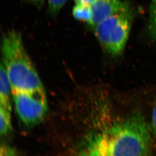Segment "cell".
Returning a JSON list of instances; mask_svg holds the SVG:
<instances>
[{"instance_id": "obj_1", "label": "cell", "mask_w": 156, "mask_h": 156, "mask_svg": "<svg viewBox=\"0 0 156 156\" xmlns=\"http://www.w3.org/2000/svg\"><path fill=\"white\" fill-rule=\"evenodd\" d=\"M154 137L144 116L133 112L90 136L77 156H150Z\"/></svg>"}, {"instance_id": "obj_2", "label": "cell", "mask_w": 156, "mask_h": 156, "mask_svg": "<svg viewBox=\"0 0 156 156\" xmlns=\"http://www.w3.org/2000/svg\"><path fill=\"white\" fill-rule=\"evenodd\" d=\"M2 54V63L6 70L12 90L34 92L44 89L20 33L12 30L5 35Z\"/></svg>"}, {"instance_id": "obj_3", "label": "cell", "mask_w": 156, "mask_h": 156, "mask_svg": "<svg viewBox=\"0 0 156 156\" xmlns=\"http://www.w3.org/2000/svg\"><path fill=\"white\" fill-rule=\"evenodd\" d=\"M133 17L128 5L93 28L101 45L111 56H119L124 50L131 30Z\"/></svg>"}, {"instance_id": "obj_4", "label": "cell", "mask_w": 156, "mask_h": 156, "mask_svg": "<svg viewBox=\"0 0 156 156\" xmlns=\"http://www.w3.org/2000/svg\"><path fill=\"white\" fill-rule=\"evenodd\" d=\"M15 109L21 120L27 125L41 121L48 110V102L44 89L34 92L12 90Z\"/></svg>"}, {"instance_id": "obj_5", "label": "cell", "mask_w": 156, "mask_h": 156, "mask_svg": "<svg viewBox=\"0 0 156 156\" xmlns=\"http://www.w3.org/2000/svg\"><path fill=\"white\" fill-rule=\"evenodd\" d=\"M128 6L121 0H94L90 6L92 17L88 24L93 29L105 19L123 10Z\"/></svg>"}, {"instance_id": "obj_6", "label": "cell", "mask_w": 156, "mask_h": 156, "mask_svg": "<svg viewBox=\"0 0 156 156\" xmlns=\"http://www.w3.org/2000/svg\"><path fill=\"white\" fill-rule=\"evenodd\" d=\"M12 89L10 83L6 70L1 63L0 69V106L9 110H12L11 98Z\"/></svg>"}, {"instance_id": "obj_7", "label": "cell", "mask_w": 156, "mask_h": 156, "mask_svg": "<svg viewBox=\"0 0 156 156\" xmlns=\"http://www.w3.org/2000/svg\"><path fill=\"white\" fill-rule=\"evenodd\" d=\"M72 14L77 20L90 23L92 17L91 7L81 5H75L72 10Z\"/></svg>"}, {"instance_id": "obj_8", "label": "cell", "mask_w": 156, "mask_h": 156, "mask_svg": "<svg viewBox=\"0 0 156 156\" xmlns=\"http://www.w3.org/2000/svg\"><path fill=\"white\" fill-rule=\"evenodd\" d=\"M12 130L11 110L0 106V134L6 136Z\"/></svg>"}, {"instance_id": "obj_9", "label": "cell", "mask_w": 156, "mask_h": 156, "mask_svg": "<svg viewBox=\"0 0 156 156\" xmlns=\"http://www.w3.org/2000/svg\"><path fill=\"white\" fill-rule=\"evenodd\" d=\"M149 25L151 34L156 40V0H151Z\"/></svg>"}, {"instance_id": "obj_10", "label": "cell", "mask_w": 156, "mask_h": 156, "mask_svg": "<svg viewBox=\"0 0 156 156\" xmlns=\"http://www.w3.org/2000/svg\"><path fill=\"white\" fill-rule=\"evenodd\" d=\"M68 0H48V9L52 15L59 13Z\"/></svg>"}, {"instance_id": "obj_11", "label": "cell", "mask_w": 156, "mask_h": 156, "mask_svg": "<svg viewBox=\"0 0 156 156\" xmlns=\"http://www.w3.org/2000/svg\"><path fill=\"white\" fill-rule=\"evenodd\" d=\"M0 156H18L17 152L11 146L5 143H2Z\"/></svg>"}, {"instance_id": "obj_12", "label": "cell", "mask_w": 156, "mask_h": 156, "mask_svg": "<svg viewBox=\"0 0 156 156\" xmlns=\"http://www.w3.org/2000/svg\"><path fill=\"white\" fill-rule=\"evenodd\" d=\"M151 126L152 127L154 136H155L156 138V104L154 107L153 110L152 112V122L151 124Z\"/></svg>"}, {"instance_id": "obj_13", "label": "cell", "mask_w": 156, "mask_h": 156, "mask_svg": "<svg viewBox=\"0 0 156 156\" xmlns=\"http://www.w3.org/2000/svg\"><path fill=\"white\" fill-rule=\"evenodd\" d=\"M94 0H74L76 5L91 6Z\"/></svg>"}, {"instance_id": "obj_14", "label": "cell", "mask_w": 156, "mask_h": 156, "mask_svg": "<svg viewBox=\"0 0 156 156\" xmlns=\"http://www.w3.org/2000/svg\"><path fill=\"white\" fill-rule=\"evenodd\" d=\"M28 3L34 5L37 7H41L43 6L45 0H26Z\"/></svg>"}]
</instances>
